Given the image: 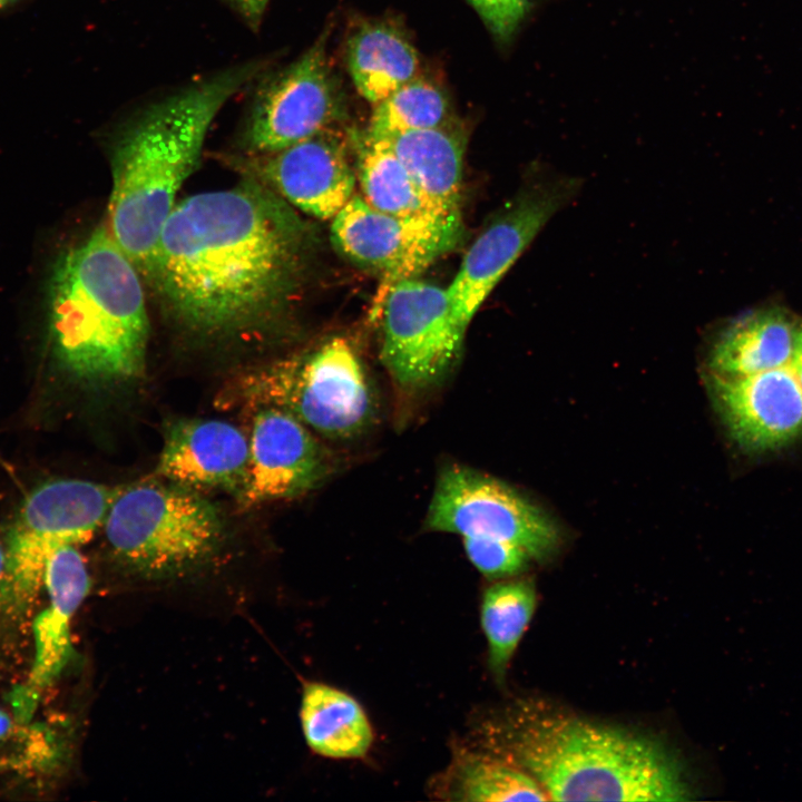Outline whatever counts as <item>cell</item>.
Wrapping results in <instances>:
<instances>
[{"mask_svg": "<svg viewBox=\"0 0 802 802\" xmlns=\"http://www.w3.org/2000/svg\"><path fill=\"white\" fill-rule=\"evenodd\" d=\"M244 178L176 203L146 276L170 314L199 333L232 334L266 323L300 266L297 217L271 188Z\"/></svg>", "mask_w": 802, "mask_h": 802, "instance_id": "obj_1", "label": "cell"}, {"mask_svg": "<svg viewBox=\"0 0 802 802\" xmlns=\"http://www.w3.org/2000/svg\"><path fill=\"white\" fill-rule=\"evenodd\" d=\"M486 751L530 774L550 801H687L679 761L659 741L544 703L518 702L485 726Z\"/></svg>", "mask_w": 802, "mask_h": 802, "instance_id": "obj_2", "label": "cell"}, {"mask_svg": "<svg viewBox=\"0 0 802 802\" xmlns=\"http://www.w3.org/2000/svg\"><path fill=\"white\" fill-rule=\"evenodd\" d=\"M140 275L105 224L57 258L48 282L47 338L60 375L97 385L141 374L149 320Z\"/></svg>", "mask_w": 802, "mask_h": 802, "instance_id": "obj_3", "label": "cell"}, {"mask_svg": "<svg viewBox=\"0 0 802 802\" xmlns=\"http://www.w3.org/2000/svg\"><path fill=\"white\" fill-rule=\"evenodd\" d=\"M258 68L247 63L196 82L148 107L117 137L105 225L141 275L148 274L164 224L198 163L211 124Z\"/></svg>", "mask_w": 802, "mask_h": 802, "instance_id": "obj_4", "label": "cell"}, {"mask_svg": "<svg viewBox=\"0 0 802 802\" xmlns=\"http://www.w3.org/2000/svg\"><path fill=\"white\" fill-rule=\"evenodd\" d=\"M236 400L288 412L315 434L348 441L378 418L371 379L352 344L332 338L305 353L252 370L236 383Z\"/></svg>", "mask_w": 802, "mask_h": 802, "instance_id": "obj_5", "label": "cell"}, {"mask_svg": "<svg viewBox=\"0 0 802 802\" xmlns=\"http://www.w3.org/2000/svg\"><path fill=\"white\" fill-rule=\"evenodd\" d=\"M104 526L116 560L145 579L180 577L205 566L224 529L217 508L197 491L155 480L119 490Z\"/></svg>", "mask_w": 802, "mask_h": 802, "instance_id": "obj_6", "label": "cell"}, {"mask_svg": "<svg viewBox=\"0 0 802 802\" xmlns=\"http://www.w3.org/2000/svg\"><path fill=\"white\" fill-rule=\"evenodd\" d=\"M119 490L89 480L53 479L30 491L7 535L1 607L28 608L43 587L51 552L89 540L104 525Z\"/></svg>", "mask_w": 802, "mask_h": 802, "instance_id": "obj_7", "label": "cell"}, {"mask_svg": "<svg viewBox=\"0 0 802 802\" xmlns=\"http://www.w3.org/2000/svg\"><path fill=\"white\" fill-rule=\"evenodd\" d=\"M581 187L579 177L534 165L517 195L468 248L447 287L452 314L463 331L549 219L569 205Z\"/></svg>", "mask_w": 802, "mask_h": 802, "instance_id": "obj_8", "label": "cell"}, {"mask_svg": "<svg viewBox=\"0 0 802 802\" xmlns=\"http://www.w3.org/2000/svg\"><path fill=\"white\" fill-rule=\"evenodd\" d=\"M423 526L511 542L539 561L560 542L557 526L540 508L505 482L460 463L440 470Z\"/></svg>", "mask_w": 802, "mask_h": 802, "instance_id": "obj_9", "label": "cell"}, {"mask_svg": "<svg viewBox=\"0 0 802 802\" xmlns=\"http://www.w3.org/2000/svg\"><path fill=\"white\" fill-rule=\"evenodd\" d=\"M380 359L393 384L407 394L434 388L459 356L464 333L447 288L408 277L394 283L380 306Z\"/></svg>", "mask_w": 802, "mask_h": 802, "instance_id": "obj_10", "label": "cell"}, {"mask_svg": "<svg viewBox=\"0 0 802 802\" xmlns=\"http://www.w3.org/2000/svg\"><path fill=\"white\" fill-rule=\"evenodd\" d=\"M344 110L322 37L261 86L243 134L244 153L266 154L292 146L329 128Z\"/></svg>", "mask_w": 802, "mask_h": 802, "instance_id": "obj_11", "label": "cell"}, {"mask_svg": "<svg viewBox=\"0 0 802 802\" xmlns=\"http://www.w3.org/2000/svg\"><path fill=\"white\" fill-rule=\"evenodd\" d=\"M461 233L462 221L390 215L370 206L360 194H354L331 224L332 242L344 256L382 273L371 312L374 320L388 290L453 248Z\"/></svg>", "mask_w": 802, "mask_h": 802, "instance_id": "obj_12", "label": "cell"}, {"mask_svg": "<svg viewBox=\"0 0 802 802\" xmlns=\"http://www.w3.org/2000/svg\"><path fill=\"white\" fill-rule=\"evenodd\" d=\"M233 164L244 177L319 219L332 221L355 194L345 140L330 127L277 151L244 153Z\"/></svg>", "mask_w": 802, "mask_h": 802, "instance_id": "obj_13", "label": "cell"}, {"mask_svg": "<svg viewBox=\"0 0 802 802\" xmlns=\"http://www.w3.org/2000/svg\"><path fill=\"white\" fill-rule=\"evenodd\" d=\"M333 469V456L317 434L286 411L261 408L237 498L243 507L296 498L320 487Z\"/></svg>", "mask_w": 802, "mask_h": 802, "instance_id": "obj_14", "label": "cell"}, {"mask_svg": "<svg viewBox=\"0 0 802 802\" xmlns=\"http://www.w3.org/2000/svg\"><path fill=\"white\" fill-rule=\"evenodd\" d=\"M708 383L732 439L743 450L769 452L802 437V387L791 362L744 376L710 374Z\"/></svg>", "mask_w": 802, "mask_h": 802, "instance_id": "obj_15", "label": "cell"}, {"mask_svg": "<svg viewBox=\"0 0 802 802\" xmlns=\"http://www.w3.org/2000/svg\"><path fill=\"white\" fill-rule=\"evenodd\" d=\"M48 604L33 624L35 656L26 681L10 696L13 714L31 721L45 691L71 657V620L90 589L85 560L76 545L49 556L43 577Z\"/></svg>", "mask_w": 802, "mask_h": 802, "instance_id": "obj_16", "label": "cell"}, {"mask_svg": "<svg viewBox=\"0 0 802 802\" xmlns=\"http://www.w3.org/2000/svg\"><path fill=\"white\" fill-rule=\"evenodd\" d=\"M250 461V440L222 420L180 419L165 432L156 472L172 483L239 492Z\"/></svg>", "mask_w": 802, "mask_h": 802, "instance_id": "obj_17", "label": "cell"}, {"mask_svg": "<svg viewBox=\"0 0 802 802\" xmlns=\"http://www.w3.org/2000/svg\"><path fill=\"white\" fill-rule=\"evenodd\" d=\"M800 322L772 309L746 314L723 327L707 355L710 374L735 378L791 362Z\"/></svg>", "mask_w": 802, "mask_h": 802, "instance_id": "obj_18", "label": "cell"}, {"mask_svg": "<svg viewBox=\"0 0 802 802\" xmlns=\"http://www.w3.org/2000/svg\"><path fill=\"white\" fill-rule=\"evenodd\" d=\"M381 138L387 140L430 202L448 215L461 216L466 141L454 125L408 130Z\"/></svg>", "mask_w": 802, "mask_h": 802, "instance_id": "obj_19", "label": "cell"}, {"mask_svg": "<svg viewBox=\"0 0 802 802\" xmlns=\"http://www.w3.org/2000/svg\"><path fill=\"white\" fill-rule=\"evenodd\" d=\"M351 141L356 154L360 195L370 206L400 217L462 221L461 216L446 214L424 196L385 139L365 130L353 133Z\"/></svg>", "mask_w": 802, "mask_h": 802, "instance_id": "obj_20", "label": "cell"}, {"mask_svg": "<svg viewBox=\"0 0 802 802\" xmlns=\"http://www.w3.org/2000/svg\"><path fill=\"white\" fill-rule=\"evenodd\" d=\"M300 717L309 747L321 756L359 759L372 745L373 731L360 703L331 685H304Z\"/></svg>", "mask_w": 802, "mask_h": 802, "instance_id": "obj_21", "label": "cell"}, {"mask_svg": "<svg viewBox=\"0 0 802 802\" xmlns=\"http://www.w3.org/2000/svg\"><path fill=\"white\" fill-rule=\"evenodd\" d=\"M346 62L356 90L374 106L417 78L419 70L413 46L384 22H366L351 35Z\"/></svg>", "mask_w": 802, "mask_h": 802, "instance_id": "obj_22", "label": "cell"}, {"mask_svg": "<svg viewBox=\"0 0 802 802\" xmlns=\"http://www.w3.org/2000/svg\"><path fill=\"white\" fill-rule=\"evenodd\" d=\"M436 792L452 801H550L522 769L488 752L467 749L456 753Z\"/></svg>", "mask_w": 802, "mask_h": 802, "instance_id": "obj_23", "label": "cell"}, {"mask_svg": "<svg viewBox=\"0 0 802 802\" xmlns=\"http://www.w3.org/2000/svg\"><path fill=\"white\" fill-rule=\"evenodd\" d=\"M536 604V589L529 580L498 581L483 593L481 626L488 643L489 669L498 682L506 676Z\"/></svg>", "mask_w": 802, "mask_h": 802, "instance_id": "obj_24", "label": "cell"}, {"mask_svg": "<svg viewBox=\"0 0 802 802\" xmlns=\"http://www.w3.org/2000/svg\"><path fill=\"white\" fill-rule=\"evenodd\" d=\"M449 124L451 107L444 92L417 77L374 106L366 130L373 136L385 137Z\"/></svg>", "mask_w": 802, "mask_h": 802, "instance_id": "obj_25", "label": "cell"}, {"mask_svg": "<svg viewBox=\"0 0 802 802\" xmlns=\"http://www.w3.org/2000/svg\"><path fill=\"white\" fill-rule=\"evenodd\" d=\"M59 749L51 730L0 708V773L47 772L57 763Z\"/></svg>", "mask_w": 802, "mask_h": 802, "instance_id": "obj_26", "label": "cell"}, {"mask_svg": "<svg viewBox=\"0 0 802 802\" xmlns=\"http://www.w3.org/2000/svg\"><path fill=\"white\" fill-rule=\"evenodd\" d=\"M471 564L489 579L517 576L528 568L531 557L521 547L487 537H462Z\"/></svg>", "mask_w": 802, "mask_h": 802, "instance_id": "obj_27", "label": "cell"}, {"mask_svg": "<svg viewBox=\"0 0 802 802\" xmlns=\"http://www.w3.org/2000/svg\"><path fill=\"white\" fill-rule=\"evenodd\" d=\"M492 35L508 41L521 26L536 0H468Z\"/></svg>", "mask_w": 802, "mask_h": 802, "instance_id": "obj_28", "label": "cell"}, {"mask_svg": "<svg viewBox=\"0 0 802 802\" xmlns=\"http://www.w3.org/2000/svg\"><path fill=\"white\" fill-rule=\"evenodd\" d=\"M268 1L270 0H231L239 13L254 26L262 19Z\"/></svg>", "mask_w": 802, "mask_h": 802, "instance_id": "obj_29", "label": "cell"}, {"mask_svg": "<svg viewBox=\"0 0 802 802\" xmlns=\"http://www.w3.org/2000/svg\"><path fill=\"white\" fill-rule=\"evenodd\" d=\"M795 375L802 387V323L800 322L795 351L791 361Z\"/></svg>", "mask_w": 802, "mask_h": 802, "instance_id": "obj_30", "label": "cell"}, {"mask_svg": "<svg viewBox=\"0 0 802 802\" xmlns=\"http://www.w3.org/2000/svg\"><path fill=\"white\" fill-rule=\"evenodd\" d=\"M4 578H6V546L0 542V606H1V602H2Z\"/></svg>", "mask_w": 802, "mask_h": 802, "instance_id": "obj_31", "label": "cell"}, {"mask_svg": "<svg viewBox=\"0 0 802 802\" xmlns=\"http://www.w3.org/2000/svg\"><path fill=\"white\" fill-rule=\"evenodd\" d=\"M8 1H9V0H0V6L4 4V3L8 2Z\"/></svg>", "mask_w": 802, "mask_h": 802, "instance_id": "obj_32", "label": "cell"}]
</instances>
